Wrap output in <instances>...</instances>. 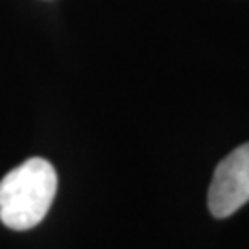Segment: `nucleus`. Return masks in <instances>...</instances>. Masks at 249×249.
I'll return each mask as SVG.
<instances>
[{"mask_svg": "<svg viewBox=\"0 0 249 249\" xmlns=\"http://www.w3.org/2000/svg\"><path fill=\"white\" fill-rule=\"evenodd\" d=\"M57 190V174L46 159L34 157L0 181V220L13 231H28L45 220Z\"/></svg>", "mask_w": 249, "mask_h": 249, "instance_id": "nucleus-1", "label": "nucleus"}, {"mask_svg": "<svg viewBox=\"0 0 249 249\" xmlns=\"http://www.w3.org/2000/svg\"><path fill=\"white\" fill-rule=\"evenodd\" d=\"M249 201V142L232 150L214 170L207 205L214 218H227Z\"/></svg>", "mask_w": 249, "mask_h": 249, "instance_id": "nucleus-2", "label": "nucleus"}]
</instances>
